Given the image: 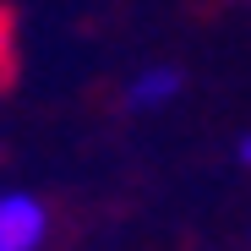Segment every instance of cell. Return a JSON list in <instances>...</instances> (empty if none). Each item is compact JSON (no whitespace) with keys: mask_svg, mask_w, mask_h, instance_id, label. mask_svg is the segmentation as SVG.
I'll use <instances>...</instances> for the list:
<instances>
[{"mask_svg":"<svg viewBox=\"0 0 251 251\" xmlns=\"http://www.w3.org/2000/svg\"><path fill=\"white\" fill-rule=\"evenodd\" d=\"M50 235V207L33 191H0V251H38Z\"/></svg>","mask_w":251,"mask_h":251,"instance_id":"cell-1","label":"cell"},{"mask_svg":"<svg viewBox=\"0 0 251 251\" xmlns=\"http://www.w3.org/2000/svg\"><path fill=\"white\" fill-rule=\"evenodd\" d=\"M170 93H175V71H142V76L131 82V93H126V104H131V109H148V104L170 99Z\"/></svg>","mask_w":251,"mask_h":251,"instance_id":"cell-2","label":"cell"},{"mask_svg":"<svg viewBox=\"0 0 251 251\" xmlns=\"http://www.w3.org/2000/svg\"><path fill=\"white\" fill-rule=\"evenodd\" d=\"M17 76V17L11 6H0V88Z\"/></svg>","mask_w":251,"mask_h":251,"instance_id":"cell-3","label":"cell"},{"mask_svg":"<svg viewBox=\"0 0 251 251\" xmlns=\"http://www.w3.org/2000/svg\"><path fill=\"white\" fill-rule=\"evenodd\" d=\"M240 158H246V164H251V137H246V142H240Z\"/></svg>","mask_w":251,"mask_h":251,"instance_id":"cell-4","label":"cell"}]
</instances>
